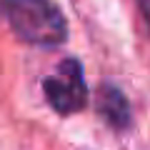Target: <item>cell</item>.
<instances>
[{"label":"cell","instance_id":"obj_1","mask_svg":"<svg viewBox=\"0 0 150 150\" xmlns=\"http://www.w3.org/2000/svg\"><path fill=\"white\" fill-rule=\"evenodd\" d=\"M0 13L30 45H60L68 38V23L53 0H0Z\"/></svg>","mask_w":150,"mask_h":150},{"label":"cell","instance_id":"obj_2","mask_svg":"<svg viewBox=\"0 0 150 150\" xmlns=\"http://www.w3.org/2000/svg\"><path fill=\"white\" fill-rule=\"evenodd\" d=\"M43 90H45L50 108L58 110L60 115L80 112L88 100V88H85V80H83L80 63L73 58L63 60L55 70V75L43 83Z\"/></svg>","mask_w":150,"mask_h":150},{"label":"cell","instance_id":"obj_3","mask_svg":"<svg viewBox=\"0 0 150 150\" xmlns=\"http://www.w3.org/2000/svg\"><path fill=\"white\" fill-rule=\"evenodd\" d=\"M95 110L115 130H123L130 125V103L115 85H100L95 95Z\"/></svg>","mask_w":150,"mask_h":150}]
</instances>
